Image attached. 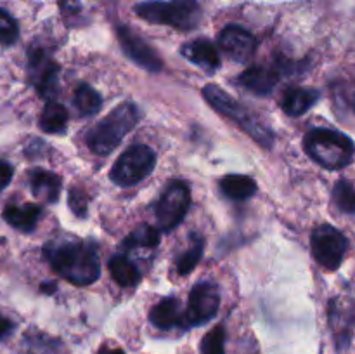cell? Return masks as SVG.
I'll return each instance as SVG.
<instances>
[{
	"mask_svg": "<svg viewBox=\"0 0 355 354\" xmlns=\"http://www.w3.org/2000/svg\"><path fill=\"white\" fill-rule=\"evenodd\" d=\"M135 14L153 24H166L175 30L189 31L200 24L201 7L196 0H151L135 6Z\"/></svg>",
	"mask_w": 355,
	"mask_h": 354,
	"instance_id": "cell-4",
	"label": "cell"
},
{
	"mask_svg": "<svg viewBox=\"0 0 355 354\" xmlns=\"http://www.w3.org/2000/svg\"><path fill=\"white\" fill-rule=\"evenodd\" d=\"M182 56L187 61L194 62L207 71H215L220 68V54H218L217 47L207 38H196L193 42H187L182 47Z\"/></svg>",
	"mask_w": 355,
	"mask_h": 354,
	"instance_id": "cell-13",
	"label": "cell"
},
{
	"mask_svg": "<svg viewBox=\"0 0 355 354\" xmlns=\"http://www.w3.org/2000/svg\"><path fill=\"white\" fill-rule=\"evenodd\" d=\"M307 155L328 170H340L350 165L355 155V144L349 135L333 128H314L304 139Z\"/></svg>",
	"mask_w": 355,
	"mask_h": 354,
	"instance_id": "cell-3",
	"label": "cell"
},
{
	"mask_svg": "<svg viewBox=\"0 0 355 354\" xmlns=\"http://www.w3.org/2000/svg\"><path fill=\"white\" fill-rule=\"evenodd\" d=\"M159 243V231L153 226H141L134 229L123 242L125 248H155Z\"/></svg>",
	"mask_w": 355,
	"mask_h": 354,
	"instance_id": "cell-22",
	"label": "cell"
},
{
	"mask_svg": "<svg viewBox=\"0 0 355 354\" xmlns=\"http://www.w3.org/2000/svg\"><path fill=\"white\" fill-rule=\"evenodd\" d=\"M30 186L38 200L44 203H54L61 193V177L49 170L35 169L30 174Z\"/></svg>",
	"mask_w": 355,
	"mask_h": 354,
	"instance_id": "cell-17",
	"label": "cell"
},
{
	"mask_svg": "<svg viewBox=\"0 0 355 354\" xmlns=\"http://www.w3.org/2000/svg\"><path fill=\"white\" fill-rule=\"evenodd\" d=\"M3 219L14 229L23 233H30L37 228L38 219L42 215V208L35 203L24 205H12L9 203L3 208Z\"/></svg>",
	"mask_w": 355,
	"mask_h": 354,
	"instance_id": "cell-16",
	"label": "cell"
},
{
	"mask_svg": "<svg viewBox=\"0 0 355 354\" xmlns=\"http://www.w3.org/2000/svg\"><path fill=\"white\" fill-rule=\"evenodd\" d=\"M311 246L312 255L322 267L336 271L342 266L347 250H349V238L335 226L321 224L312 233Z\"/></svg>",
	"mask_w": 355,
	"mask_h": 354,
	"instance_id": "cell-6",
	"label": "cell"
},
{
	"mask_svg": "<svg viewBox=\"0 0 355 354\" xmlns=\"http://www.w3.org/2000/svg\"><path fill=\"white\" fill-rule=\"evenodd\" d=\"M156 165V155L149 146L135 144L125 149L111 169V180L118 186H135L142 183Z\"/></svg>",
	"mask_w": 355,
	"mask_h": 354,
	"instance_id": "cell-5",
	"label": "cell"
},
{
	"mask_svg": "<svg viewBox=\"0 0 355 354\" xmlns=\"http://www.w3.org/2000/svg\"><path fill=\"white\" fill-rule=\"evenodd\" d=\"M149 321L159 330L184 326V311L180 301L175 297L162 298L149 312Z\"/></svg>",
	"mask_w": 355,
	"mask_h": 354,
	"instance_id": "cell-15",
	"label": "cell"
},
{
	"mask_svg": "<svg viewBox=\"0 0 355 354\" xmlns=\"http://www.w3.org/2000/svg\"><path fill=\"white\" fill-rule=\"evenodd\" d=\"M205 250V242L201 236H194L193 242H191L189 248L182 253V255L177 259V273L180 276H186L189 274L194 267L198 266V262L201 260V255H203Z\"/></svg>",
	"mask_w": 355,
	"mask_h": 354,
	"instance_id": "cell-23",
	"label": "cell"
},
{
	"mask_svg": "<svg viewBox=\"0 0 355 354\" xmlns=\"http://www.w3.org/2000/svg\"><path fill=\"white\" fill-rule=\"evenodd\" d=\"M349 103H350V106H352V110L355 111V87H354V90H352V92H350Z\"/></svg>",
	"mask_w": 355,
	"mask_h": 354,
	"instance_id": "cell-32",
	"label": "cell"
},
{
	"mask_svg": "<svg viewBox=\"0 0 355 354\" xmlns=\"http://www.w3.org/2000/svg\"><path fill=\"white\" fill-rule=\"evenodd\" d=\"M12 167H10L6 160H0V191L6 189V187L9 186L10 180H12Z\"/></svg>",
	"mask_w": 355,
	"mask_h": 354,
	"instance_id": "cell-28",
	"label": "cell"
},
{
	"mask_svg": "<svg viewBox=\"0 0 355 354\" xmlns=\"http://www.w3.org/2000/svg\"><path fill=\"white\" fill-rule=\"evenodd\" d=\"M279 75L274 68H267V66H252V68L245 69L241 75L238 76V85L245 87V89L252 90V92L259 94V96H269L276 87Z\"/></svg>",
	"mask_w": 355,
	"mask_h": 354,
	"instance_id": "cell-12",
	"label": "cell"
},
{
	"mask_svg": "<svg viewBox=\"0 0 355 354\" xmlns=\"http://www.w3.org/2000/svg\"><path fill=\"white\" fill-rule=\"evenodd\" d=\"M110 273L113 276V280L116 281L120 287L130 288L141 281V274L139 269L135 267L134 262L127 259L125 255H114L110 260Z\"/></svg>",
	"mask_w": 355,
	"mask_h": 354,
	"instance_id": "cell-20",
	"label": "cell"
},
{
	"mask_svg": "<svg viewBox=\"0 0 355 354\" xmlns=\"http://www.w3.org/2000/svg\"><path fill=\"white\" fill-rule=\"evenodd\" d=\"M201 354H225L224 326H215L203 337V340H201Z\"/></svg>",
	"mask_w": 355,
	"mask_h": 354,
	"instance_id": "cell-25",
	"label": "cell"
},
{
	"mask_svg": "<svg viewBox=\"0 0 355 354\" xmlns=\"http://www.w3.org/2000/svg\"><path fill=\"white\" fill-rule=\"evenodd\" d=\"M191 207V191L182 180H172L156 205V219L163 233L175 229Z\"/></svg>",
	"mask_w": 355,
	"mask_h": 354,
	"instance_id": "cell-7",
	"label": "cell"
},
{
	"mask_svg": "<svg viewBox=\"0 0 355 354\" xmlns=\"http://www.w3.org/2000/svg\"><path fill=\"white\" fill-rule=\"evenodd\" d=\"M68 127V111L61 103L49 99L40 115V128L47 134H62Z\"/></svg>",
	"mask_w": 355,
	"mask_h": 354,
	"instance_id": "cell-18",
	"label": "cell"
},
{
	"mask_svg": "<svg viewBox=\"0 0 355 354\" xmlns=\"http://www.w3.org/2000/svg\"><path fill=\"white\" fill-rule=\"evenodd\" d=\"M139 108L132 103H121L114 108L107 117L97 121L87 132V146L96 155L106 156L118 148L125 135L139 124Z\"/></svg>",
	"mask_w": 355,
	"mask_h": 354,
	"instance_id": "cell-2",
	"label": "cell"
},
{
	"mask_svg": "<svg viewBox=\"0 0 355 354\" xmlns=\"http://www.w3.org/2000/svg\"><path fill=\"white\" fill-rule=\"evenodd\" d=\"M59 66L42 47H31L28 52V76L35 89L44 97H52L58 90Z\"/></svg>",
	"mask_w": 355,
	"mask_h": 354,
	"instance_id": "cell-9",
	"label": "cell"
},
{
	"mask_svg": "<svg viewBox=\"0 0 355 354\" xmlns=\"http://www.w3.org/2000/svg\"><path fill=\"white\" fill-rule=\"evenodd\" d=\"M333 201L343 214L355 215V186L350 180L340 179L333 187Z\"/></svg>",
	"mask_w": 355,
	"mask_h": 354,
	"instance_id": "cell-24",
	"label": "cell"
},
{
	"mask_svg": "<svg viewBox=\"0 0 355 354\" xmlns=\"http://www.w3.org/2000/svg\"><path fill=\"white\" fill-rule=\"evenodd\" d=\"M61 9L64 10L66 14L78 12V10H80V2H78V0H61Z\"/></svg>",
	"mask_w": 355,
	"mask_h": 354,
	"instance_id": "cell-30",
	"label": "cell"
},
{
	"mask_svg": "<svg viewBox=\"0 0 355 354\" xmlns=\"http://www.w3.org/2000/svg\"><path fill=\"white\" fill-rule=\"evenodd\" d=\"M220 189L231 200H248L257 193V183L248 176L231 174L220 180Z\"/></svg>",
	"mask_w": 355,
	"mask_h": 354,
	"instance_id": "cell-19",
	"label": "cell"
},
{
	"mask_svg": "<svg viewBox=\"0 0 355 354\" xmlns=\"http://www.w3.org/2000/svg\"><path fill=\"white\" fill-rule=\"evenodd\" d=\"M44 255L59 276L76 287L92 285L101 274L96 246L87 242L80 239L49 242L44 246Z\"/></svg>",
	"mask_w": 355,
	"mask_h": 354,
	"instance_id": "cell-1",
	"label": "cell"
},
{
	"mask_svg": "<svg viewBox=\"0 0 355 354\" xmlns=\"http://www.w3.org/2000/svg\"><path fill=\"white\" fill-rule=\"evenodd\" d=\"M220 307V292L215 283H198L189 294V305L184 312V326H198L210 321Z\"/></svg>",
	"mask_w": 355,
	"mask_h": 354,
	"instance_id": "cell-8",
	"label": "cell"
},
{
	"mask_svg": "<svg viewBox=\"0 0 355 354\" xmlns=\"http://www.w3.org/2000/svg\"><path fill=\"white\" fill-rule=\"evenodd\" d=\"M218 45L236 61H248L255 54L257 38L245 28L229 24L218 35Z\"/></svg>",
	"mask_w": 355,
	"mask_h": 354,
	"instance_id": "cell-11",
	"label": "cell"
},
{
	"mask_svg": "<svg viewBox=\"0 0 355 354\" xmlns=\"http://www.w3.org/2000/svg\"><path fill=\"white\" fill-rule=\"evenodd\" d=\"M12 328L14 323L10 321V319H7L6 316H0V340L6 339V337L12 332Z\"/></svg>",
	"mask_w": 355,
	"mask_h": 354,
	"instance_id": "cell-29",
	"label": "cell"
},
{
	"mask_svg": "<svg viewBox=\"0 0 355 354\" xmlns=\"http://www.w3.org/2000/svg\"><path fill=\"white\" fill-rule=\"evenodd\" d=\"M97 354H125L123 349H120V347H110V346H103L99 349V353Z\"/></svg>",
	"mask_w": 355,
	"mask_h": 354,
	"instance_id": "cell-31",
	"label": "cell"
},
{
	"mask_svg": "<svg viewBox=\"0 0 355 354\" xmlns=\"http://www.w3.org/2000/svg\"><path fill=\"white\" fill-rule=\"evenodd\" d=\"M19 37V26H17L16 19L0 9V44L2 45H12Z\"/></svg>",
	"mask_w": 355,
	"mask_h": 354,
	"instance_id": "cell-26",
	"label": "cell"
},
{
	"mask_svg": "<svg viewBox=\"0 0 355 354\" xmlns=\"http://www.w3.org/2000/svg\"><path fill=\"white\" fill-rule=\"evenodd\" d=\"M73 104L82 117H90V115L99 111L103 99H101L99 92L92 89L89 83H80L75 90V96H73Z\"/></svg>",
	"mask_w": 355,
	"mask_h": 354,
	"instance_id": "cell-21",
	"label": "cell"
},
{
	"mask_svg": "<svg viewBox=\"0 0 355 354\" xmlns=\"http://www.w3.org/2000/svg\"><path fill=\"white\" fill-rule=\"evenodd\" d=\"M319 101V90L312 87H290L284 90L281 108L290 117H300L307 113Z\"/></svg>",
	"mask_w": 355,
	"mask_h": 354,
	"instance_id": "cell-14",
	"label": "cell"
},
{
	"mask_svg": "<svg viewBox=\"0 0 355 354\" xmlns=\"http://www.w3.org/2000/svg\"><path fill=\"white\" fill-rule=\"evenodd\" d=\"M116 35L123 52L135 62V65L148 69V71H162V58L156 54L155 49H153L141 35L135 33V31L132 30V28H128L127 24H120V26L116 28Z\"/></svg>",
	"mask_w": 355,
	"mask_h": 354,
	"instance_id": "cell-10",
	"label": "cell"
},
{
	"mask_svg": "<svg viewBox=\"0 0 355 354\" xmlns=\"http://www.w3.org/2000/svg\"><path fill=\"white\" fill-rule=\"evenodd\" d=\"M69 205H71L73 212H75L76 215H85L87 201L83 200L82 189L78 191L76 187H73V189L69 191Z\"/></svg>",
	"mask_w": 355,
	"mask_h": 354,
	"instance_id": "cell-27",
	"label": "cell"
}]
</instances>
